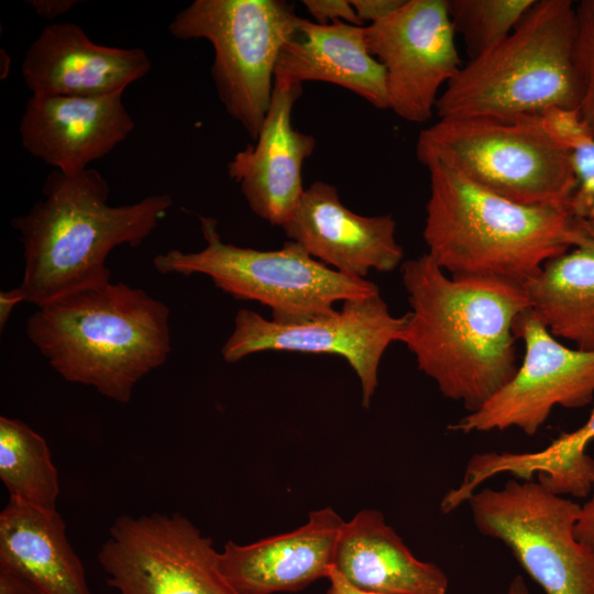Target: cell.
<instances>
[{
    "instance_id": "6da1fadb",
    "label": "cell",
    "mask_w": 594,
    "mask_h": 594,
    "mask_svg": "<svg viewBox=\"0 0 594 594\" xmlns=\"http://www.w3.org/2000/svg\"><path fill=\"white\" fill-rule=\"evenodd\" d=\"M410 311L402 341L441 394L474 413L515 375L514 326L529 308L521 286L458 278L427 253L404 261Z\"/></svg>"
},
{
    "instance_id": "7a4b0ae2",
    "label": "cell",
    "mask_w": 594,
    "mask_h": 594,
    "mask_svg": "<svg viewBox=\"0 0 594 594\" xmlns=\"http://www.w3.org/2000/svg\"><path fill=\"white\" fill-rule=\"evenodd\" d=\"M422 237L427 254L449 275L524 286L543 264L594 238L569 208L529 206L496 195L437 158Z\"/></svg>"
},
{
    "instance_id": "3957f363",
    "label": "cell",
    "mask_w": 594,
    "mask_h": 594,
    "mask_svg": "<svg viewBox=\"0 0 594 594\" xmlns=\"http://www.w3.org/2000/svg\"><path fill=\"white\" fill-rule=\"evenodd\" d=\"M43 199L11 220L23 246L20 289L36 307L69 293L110 282L106 266L120 245L139 246L173 206L167 194L123 206L108 205L110 187L95 168L77 174L54 169Z\"/></svg>"
},
{
    "instance_id": "277c9868",
    "label": "cell",
    "mask_w": 594,
    "mask_h": 594,
    "mask_svg": "<svg viewBox=\"0 0 594 594\" xmlns=\"http://www.w3.org/2000/svg\"><path fill=\"white\" fill-rule=\"evenodd\" d=\"M30 342L65 381L127 404L172 351L169 309L124 283L82 288L34 311Z\"/></svg>"
},
{
    "instance_id": "5b68a950",
    "label": "cell",
    "mask_w": 594,
    "mask_h": 594,
    "mask_svg": "<svg viewBox=\"0 0 594 594\" xmlns=\"http://www.w3.org/2000/svg\"><path fill=\"white\" fill-rule=\"evenodd\" d=\"M575 37L572 1L535 0L503 42L469 61L447 85L436 106L439 119L578 110L581 87L574 64Z\"/></svg>"
},
{
    "instance_id": "8992f818",
    "label": "cell",
    "mask_w": 594,
    "mask_h": 594,
    "mask_svg": "<svg viewBox=\"0 0 594 594\" xmlns=\"http://www.w3.org/2000/svg\"><path fill=\"white\" fill-rule=\"evenodd\" d=\"M416 154L522 205L569 208L576 186L569 151L538 116L441 118L419 133Z\"/></svg>"
},
{
    "instance_id": "52a82bcc",
    "label": "cell",
    "mask_w": 594,
    "mask_h": 594,
    "mask_svg": "<svg viewBox=\"0 0 594 594\" xmlns=\"http://www.w3.org/2000/svg\"><path fill=\"white\" fill-rule=\"evenodd\" d=\"M199 219L206 246L157 254V272L206 275L233 298L268 307L272 320L279 323L302 322L333 311L339 301L380 294L373 282L327 266L294 241L277 250L241 248L222 241L215 218Z\"/></svg>"
},
{
    "instance_id": "ba28073f",
    "label": "cell",
    "mask_w": 594,
    "mask_h": 594,
    "mask_svg": "<svg viewBox=\"0 0 594 594\" xmlns=\"http://www.w3.org/2000/svg\"><path fill=\"white\" fill-rule=\"evenodd\" d=\"M300 20L283 0H195L174 16L168 32L212 45L219 99L255 141L271 105L278 57Z\"/></svg>"
},
{
    "instance_id": "9c48e42d",
    "label": "cell",
    "mask_w": 594,
    "mask_h": 594,
    "mask_svg": "<svg viewBox=\"0 0 594 594\" xmlns=\"http://www.w3.org/2000/svg\"><path fill=\"white\" fill-rule=\"evenodd\" d=\"M466 503L477 530L502 541L546 594H594V549L576 538L578 503L535 479L484 487Z\"/></svg>"
},
{
    "instance_id": "30bf717a",
    "label": "cell",
    "mask_w": 594,
    "mask_h": 594,
    "mask_svg": "<svg viewBox=\"0 0 594 594\" xmlns=\"http://www.w3.org/2000/svg\"><path fill=\"white\" fill-rule=\"evenodd\" d=\"M209 537L180 514L120 516L98 561L120 594H238Z\"/></svg>"
},
{
    "instance_id": "8fae6325",
    "label": "cell",
    "mask_w": 594,
    "mask_h": 594,
    "mask_svg": "<svg viewBox=\"0 0 594 594\" xmlns=\"http://www.w3.org/2000/svg\"><path fill=\"white\" fill-rule=\"evenodd\" d=\"M405 323L406 315L393 316L380 294L346 300L339 310L297 323L240 309L221 353L229 363L264 351L339 355L359 377L367 408L378 386L381 360L392 343L402 341Z\"/></svg>"
},
{
    "instance_id": "7c38bea8",
    "label": "cell",
    "mask_w": 594,
    "mask_h": 594,
    "mask_svg": "<svg viewBox=\"0 0 594 594\" xmlns=\"http://www.w3.org/2000/svg\"><path fill=\"white\" fill-rule=\"evenodd\" d=\"M525 353L512 380L474 413L449 426L455 432L520 429L534 436L557 406L584 407L594 398V351L569 348L530 312L514 326Z\"/></svg>"
},
{
    "instance_id": "4fadbf2b",
    "label": "cell",
    "mask_w": 594,
    "mask_h": 594,
    "mask_svg": "<svg viewBox=\"0 0 594 594\" xmlns=\"http://www.w3.org/2000/svg\"><path fill=\"white\" fill-rule=\"evenodd\" d=\"M448 0H405L365 25L369 53L384 67L388 109L403 120L427 122L439 90L462 67Z\"/></svg>"
},
{
    "instance_id": "5bb4252c",
    "label": "cell",
    "mask_w": 594,
    "mask_h": 594,
    "mask_svg": "<svg viewBox=\"0 0 594 594\" xmlns=\"http://www.w3.org/2000/svg\"><path fill=\"white\" fill-rule=\"evenodd\" d=\"M123 92L101 97L32 95L19 123L22 147L65 174L89 168L135 129Z\"/></svg>"
},
{
    "instance_id": "9a60e30c",
    "label": "cell",
    "mask_w": 594,
    "mask_h": 594,
    "mask_svg": "<svg viewBox=\"0 0 594 594\" xmlns=\"http://www.w3.org/2000/svg\"><path fill=\"white\" fill-rule=\"evenodd\" d=\"M282 229L314 258L349 276L392 272L404 262L393 216L355 213L343 205L337 187L322 180L305 189Z\"/></svg>"
},
{
    "instance_id": "2e32d148",
    "label": "cell",
    "mask_w": 594,
    "mask_h": 594,
    "mask_svg": "<svg viewBox=\"0 0 594 594\" xmlns=\"http://www.w3.org/2000/svg\"><path fill=\"white\" fill-rule=\"evenodd\" d=\"M302 86L274 84L270 108L255 144L235 153L227 164L250 209L272 226L283 228L294 216L305 188L302 166L316 139L294 128L292 112Z\"/></svg>"
},
{
    "instance_id": "e0dca14e",
    "label": "cell",
    "mask_w": 594,
    "mask_h": 594,
    "mask_svg": "<svg viewBox=\"0 0 594 594\" xmlns=\"http://www.w3.org/2000/svg\"><path fill=\"white\" fill-rule=\"evenodd\" d=\"M152 68L140 47L95 43L76 23H51L28 47L21 75L35 96L101 97L124 91Z\"/></svg>"
},
{
    "instance_id": "ac0fdd59",
    "label": "cell",
    "mask_w": 594,
    "mask_h": 594,
    "mask_svg": "<svg viewBox=\"0 0 594 594\" xmlns=\"http://www.w3.org/2000/svg\"><path fill=\"white\" fill-rule=\"evenodd\" d=\"M343 524L327 507L293 531L248 544L228 541L218 553L220 571L238 594L300 591L327 579Z\"/></svg>"
},
{
    "instance_id": "d6986e66",
    "label": "cell",
    "mask_w": 594,
    "mask_h": 594,
    "mask_svg": "<svg viewBox=\"0 0 594 594\" xmlns=\"http://www.w3.org/2000/svg\"><path fill=\"white\" fill-rule=\"evenodd\" d=\"M311 80L340 86L377 109H388L385 69L367 51L365 26L321 25L301 18L280 52L274 84L290 87Z\"/></svg>"
},
{
    "instance_id": "ffe728a7",
    "label": "cell",
    "mask_w": 594,
    "mask_h": 594,
    "mask_svg": "<svg viewBox=\"0 0 594 594\" xmlns=\"http://www.w3.org/2000/svg\"><path fill=\"white\" fill-rule=\"evenodd\" d=\"M332 566L353 586L381 594H446L449 585L446 573L417 559L375 509L344 521Z\"/></svg>"
},
{
    "instance_id": "44dd1931",
    "label": "cell",
    "mask_w": 594,
    "mask_h": 594,
    "mask_svg": "<svg viewBox=\"0 0 594 594\" xmlns=\"http://www.w3.org/2000/svg\"><path fill=\"white\" fill-rule=\"evenodd\" d=\"M0 566L43 594H91L84 564L57 510L10 498L0 514Z\"/></svg>"
},
{
    "instance_id": "7402d4cb",
    "label": "cell",
    "mask_w": 594,
    "mask_h": 594,
    "mask_svg": "<svg viewBox=\"0 0 594 594\" xmlns=\"http://www.w3.org/2000/svg\"><path fill=\"white\" fill-rule=\"evenodd\" d=\"M522 288L553 337L594 351V238L547 261Z\"/></svg>"
},
{
    "instance_id": "603a6c76",
    "label": "cell",
    "mask_w": 594,
    "mask_h": 594,
    "mask_svg": "<svg viewBox=\"0 0 594 594\" xmlns=\"http://www.w3.org/2000/svg\"><path fill=\"white\" fill-rule=\"evenodd\" d=\"M0 479L10 498L57 510L58 473L45 439L25 422L0 417Z\"/></svg>"
},
{
    "instance_id": "cb8c5ba5",
    "label": "cell",
    "mask_w": 594,
    "mask_h": 594,
    "mask_svg": "<svg viewBox=\"0 0 594 594\" xmlns=\"http://www.w3.org/2000/svg\"><path fill=\"white\" fill-rule=\"evenodd\" d=\"M539 120L547 133L570 153L576 186L569 210L594 230V134L578 110L549 109L539 114Z\"/></svg>"
},
{
    "instance_id": "d4e9b609",
    "label": "cell",
    "mask_w": 594,
    "mask_h": 594,
    "mask_svg": "<svg viewBox=\"0 0 594 594\" xmlns=\"http://www.w3.org/2000/svg\"><path fill=\"white\" fill-rule=\"evenodd\" d=\"M535 0H448L455 34L465 45L470 61L503 42Z\"/></svg>"
},
{
    "instance_id": "484cf974",
    "label": "cell",
    "mask_w": 594,
    "mask_h": 594,
    "mask_svg": "<svg viewBox=\"0 0 594 594\" xmlns=\"http://www.w3.org/2000/svg\"><path fill=\"white\" fill-rule=\"evenodd\" d=\"M594 439V405L586 422L572 432H563L547 448L536 451V469L560 484H576L586 480L593 459L586 446Z\"/></svg>"
},
{
    "instance_id": "4316f807",
    "label": "cell",
    "mask_w": 594,
    "mask_h": 594,
    "mask_svg": "<svg viewBox=\"0 0 594 594\" xmlns=\"http://www.w3.org/2000/svg\"><path fill=\"white\" fill-rule=\"evenodd\" d=\"M575 11L574 64L581 87L578 112L594 134V0L580 1Z\"/></svg>"
},
{
    "instance_id": "83f0119b",
    "label": "cell",
    "mask_w": 594,
    "mask_h": 594,
    "mask_svg": "<svg viewBox=\"0 0 594 594\" xmlns=\"http://www.w3.org/2000/svg\"><path fill=\"white\" fill-rule=\"evenodd\" d=\"M302 3L315 23L329 25L343 22L365 26L360 22L349 0H304Z\"/></svg>"
},
{
    "instance_id": "f1b7e54d",
    "label": "cell",
    "mask_w": 594,
    "mask_h": 594,
    "mask_svg": "<svg viewBox=\"0 0 594 594\" xmlns=\"http://www.w3.org/2000/svg\"><path fill=\"white\" fill-rule=\"evenodd\" d=\"M405 0H350L360 22L375 23L399 8Z\"/></svg>"
},
{
    "instance_id": "f546056e",
    "label": "cell",
    "mask_w": 594,
    "mask_h": 594,
    "mask_svg": "<svg viewBox=\"0 0 594 594\" xmlns=\"http://www.w3.org/2000/svg\"><path fill=\"white\" fill-rule=\"evenodd\" d=\"M575 535L582 543L594 549V471L592 492L588 501L581 506Z\"/></svg>"
},
{
    "instance_id": "4dcf8cb0",
    "label": "cell",
    "mask_w": 594,
    "mask_h": 594,
    "mask_svg": "<svg viewBox=\"0 0 594 594\" xmlns=\"http://www.w3.org/2000/svg\"><path fill=\"white\" fill-rule=\"evenodd\" d=\"M0 594H43L11 570L0 566Z\"/></svg>"
},
{
    "instance_id": "1f68e13d",
    "label": "cell",
    "mask_w": 594,
    "mask_h": 594,
    "mask_svg": "<svg viewBox=\"0 0 594 594\" xmlns=\"http://www.w3.org/2000/svg\"><path fill=\"white\" fill-rule=\"evenodd\" d=\"M30 6L36 14L46 19H55L67 14L77 3L76 0H31Z\"/></svg>"
},
{
    "instance_id": "d6a6232c",
    "label": "cell",
    "mask_w": 594,
    "mask_h": 594,
    "mask_svg": "<svg viewBox=\"0 0 594 594\" xmlns=\"http://www.w3.org/2000/svg\"><path fill=\"white\" fill-rule=\"evenodd\" d=\"M327 580L329 582L327 594H381L353 586L333 566L329 570Z\"/></svg>"
},
{
    "instance_id": "836d02e7",
    "label": "cell",
    "mask_w": 594,
    "mask_h": 594,
    "mask_svg": "<svg viewBox=\"0 0 594 594\" xmlns=\"http://www.w3.org/2000/svg\"><path fill=\"white\" fill-rule=\"evenodd\" d=\"M24 301L20 287L0 293V329L3 330L13 308Z\"/></svg>"
},
{
    "instance_id": "e575fe53",
    "label": "cell",
    "mask_w": 594,
    "mask_h": 594,
    "mask_svg": "<svg viewBox=\"0 0 594 594\" xmlns=\"http://www.w3.org/2000/svg\"><path fill=\"white\" fill-rule=\"evenodd\" d=\"M505 594H530V592L525 583L524 578L521 575H517L510 581Z\"/></svg>"
}]
</instances>
